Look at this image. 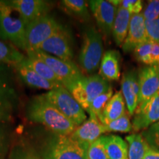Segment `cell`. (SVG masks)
Returning <instances> with one entry per match:
<instances>
[{
	"instance_id": "cell-18",
	"label": "cell",
	"mask_w": 159,
	"mask_h": 159,
	"mask_svg": "<svg viewBox=\"0 0 159 159\" xmlns=\"http://www.w3.org/2000/svg\"><path fill=\"white\" fill-rule=\"evenodd\" d=\"M14 69L19 75L20 79L32 88L39 89H44V90H53V89L63 86L62 84L57 83L51 82L47 80L40 75L37 74L35 71L27 66L25 63L21 62L15 67Z\"/></svg>"
},
{
	"instance_id": "cell-22",
	"label": "cell",
	"mask_w": 159,
	"mask_h": 159,
	"mask_svg": "<svg viewBox=\"0 0 159 159\" xmlns=\"http://www.w3.org/2000/svg\"><path fill=\"white\" fill-rule=\"evenodd\" d=\"M109 159H128V146L123 139L116 135L102 136Z\"/></svg>"
},
{
	"instance_id": "cell-26",
	"label": "cell",
	"mask_w": 159,
	"mask_h": 159,
	"mask_svg": "<svg viewBox=\"0 0 159 159\" xmlns=\"http://www.w3.org/2000/svg\"><path fill=\"white\" fill-rule=\"evenodd\" d=\"M61 6L66 13L80 21H88L90 19L87 2L84 0H63Z\"/></svg>"
},
{
	"instance_id": "cell-24",
	"label": "cell",
	"mask_w": 159,
	"mask_h": 159,
	"mask_svg": "<svg viewBox=\"0 0 159 159\" xmlns=\"http://www.w3.org/2000/svg\"><path fill=\"white\" fill-rule=\"evenodd\" d=\"M23 62L31 69L35 71L38 75L51 82L57 83L62 84L58 77L55 74L50 67L41 59L33 56L30 54H27Z\"/></svg>"
},
{
	"instance_id": "cell-29",
	"label": "cell",
	"mask_w": 159,
	"mask_h": 159,
	"mask_svg": "<svg viewBox=\"0 0 159 159\" xmlns=\"http://www.w3.org/2000/svg\"><path fill=\"white\" fill-rule=\"evenodd\" d=\"M108 132L128 133L133 130V125L128 114H125L122 116L105 125Z\"/></svg>"
},
{
	"instance_id": "cell-7",
	"label": "cell",
	"mask_w": 159,
	"mask_h": 159,
	"mask_svg": "<svg viewBox=\"0 0 159 159\" xmlns=\"http://www.w3.org/2000/svg\"><path fill=\"white\" fill-rule=\"evenodd\" d=\"M27 53L41 59L47 63L58 77L63 87L67 90L70 89L73 83L84 76L77 66L72 61H63L39 49L28 51Z\"/></svg>"
},
{
	"instance_id": "cell-36",
	"label": "cell",
	"mask_w": 159,
	"mask_h": 159,
	"mask_svg": "<svg viewBox=\"0 0 159 159\" xmlns=\"http://www.w3.org/2000/svg\"><path fill=\"white\" fill-rule=\"evenodd\" d=\"M0 122V159H3L7 151V135L4 126Z\"/></svg>"
},
{
	"instance_id": "cell-25",
	"label": "cell",
	"mask_w": 159,
	"mask_h": 159,
	"mask_svg": "<svg viewBox=\"0 0 159 159\" xmlns=\"http://www.w3.org/2000/svg\"><path fill=\"white\" fill-rule=\"evenodd\" d=\"M126 141L128 143V159H144L150 147L144 137L134 134L127 136Z\"/></svg>"
},
{
	"instance_id": "cell-16",
	"label": "cell",
	"mask_w": 159,
	"mask_h": 159,
	"mask_svg": "<svg viewBox=\"0 0 159 159\" xmlns=\"http://www.w3.org/2000/svg\"><path fill=\"white\" fill-rule=\"evenodd\" d=\"M148 41L145 30V19L142 13L131 16L128 33L122 48L125 52H134L138 46Z\"/></svg>"
},
{
	"instance_id": "cell-10",
	"label": "cell",
	"mask_w": 159,
	"mask_h": 159,
	"mask_svg": "<svg viewBox=\"0 0 159 159\" xmlns=\"http://www.w3.org/2000/svg\"><path fill=\"white\" fill-rule=\"evenodd\" d=\"M89 2L91 11L100 30L107 36L112 34L113 26L118 7L111 4L110 1L92 0Z\"/></svg>"
},
{
	"instance_id": "cell-30",
	"label": "cell",
	"mask_w": 159,
	"mask_h": 159,
	"mask_svg": "<svg viewBox=\"0 0 159 159\" xmlns=\"http://www.w3.org/2000/svg\"><path fill=\"white\" fill-rule=\"evenodd\" d=\"M153 43L147 41L142 43L134 50V56L139 62L144 63L147 66H152L151 52Z\"/></svg>"
},
{
	"instance_id": "cell-14",
	"label": "cell",
	"mask_w": 159,
	"mask_h": 159,
	"mask_svg": "<svg viewBox=\"0 0 159 159\" xmlns=\"http://www.w3.org/2000/svg\"><path fill=\"white\" fill-rule=\"evenodd\" d=\"M107 132L108 131L105 125L96 116L89 115V118L77 127L69 136L81 144L89 147L91 144L100 138L101 135Z\"/></svg>"
},
{
	"instance_id": "cell-28",
	"label": "cell",
	"mask_w": 159,
	"mask_h": 159,
	"mask_svg": "<svg viewBox=\"0 0 159 159\" xmlns=\"http://www.w3.org/2000/svg\"><path fill=\"white\" fill-rule=\"evenodd\" d=\"M113 97V89L111 87L108 91L103 94L99 95L98 97H96L93 102L91 103L90 106L86 112L88 113L89 115H94L97 118H99V116L102 115V113L104 108L108 104V101L110 100L111 97Z\"/></svg>"
},
{
	"instance_id": "cell-32",
	"label": "cell",
	"mask_w": 159,
	"mask_h": 159,
	"mask_svg": "<svg viewBox=\"0 0 159 159\" xmlns=\"http://www.w3.org/2000/svg\"><path fill=\"white\" fill-rule=\"evenodd\" d=\"M142 136L152 148L159 151V122L151 125Z\"/></svg>"
},
{
	"instance_id": "cell-2",
	"label": "cell",
	"mask_w": 159,
	"mask_h": 159,
	"mask_svg": "<svg viewBox=\"0 0 159 159\" xmlns=\"http://www.w3.org/2000/svg\"><path fill=\"white\" fill-rule=\"evenodd\" d=\"M0 39L11 43L17 49L27 51L26 25L9 0H0Z\"/></svg>"
},
{
	"instance_id": "cell-8",
	"label": "cell",
	"mask_w": 159,
	"mask_h": 159,
	"mask_svg": "<svg viewBox=\"0 0 159 159\" xmlns=\"http://www.w3.org/2000/svg\"><path fill=\"white\" fill-rule=\"evenodd\" d=\"M39 49L63 61H72L74 52L71 32L66 27L61 25L58 29L40 46Z\"/></svg>"
},
{
	"instance_id": "cell-37",
	"label": "cell",
	"mask_w": 159,
	"mask_h": 159,
	"mask_svg": "<svg viewBox=\"0 0 159 159\" xmlns=\"http://www.w3.org/2000/svg\"><path fill=\"white\" fill-rule=\"evenodd\" d=\"M151 59H152V66H159V43H153L152 44Z\"/></svg>"
},
{
	"instance_id": "cell-3",
	"label": "cell",
	"mask_w": 159,
	"mask_h": 159,
	"mask_svg": "<svg viewBox=\"0 0 159 159\" xmlns=\"http://www.w3.org/2000/svg\"><path fill=\"white\" fill-rule=\"evenodd\" d=\"M103 56L102 35L94 27L85 29L79 55V63L85 74H92L100 65Z\"/></svg>"
},
{
	"instance_id": "cell-34",
	"label": "cell",
	"mask_w": 159,
	"mask_h": 159,
	"mask_svg": "<svg viewBox=\"0 0 159 159\" xmlns=\"http://www.w3.org/2000/svg\"><path fill=\"white\" fill-rule=\"evenodd\" d=\"M142 14L146 21H153L159 18V0L149 2Z\"/></svg>"
},
{
	"instance_id": "cell-21",
	"label": "cell",
	"mask_w": 159,
	"mask_h": 159,
	"mask_svg": "<svg viewBox=\"0 0 159 159\" xmlns=\"http://www.w3.org/2000/svg\"><path fill=\"white\" fill-rule=\"evenodd\" d=\"M131 16L127 10L119 6L113 26L112 35L116 44L119 47H122L128 35Z\"/></svg>"
},
{
	"instance_id": "cell-13",
	"label": "cell",
	"mask_w": 159,
	"mask_h": 159,
	"mask_svg": "<svg viewBox=\"0 0 159 159\" xmlns=\"http://www.w3.org/2000/svg\"><path fill=\"white\" fill-rule=\"evenodd\" d=\"M11 5L18 11L26 26L48 14L50 4L43 0H11Z\"/></svg>"
},
{
	"instance_id": "cell-38",
	"label": "cell",
	"mask_w": 159,
	"mask_h": 159,
	"mask_svg": "<svg viewBox=\"0 0 159 159\" xmlns=\"http://www.w3.org/2000/svg\"><path fill=\"white\" fill-rule=\"evenodd\" d=\"M12 119V112L0 105V122H9Z\"/></svg>"
},
{
	"instance_id": "cell-12",
	"label": "cell",
	"mask_w": 159,
	"mask_h": 159,
	"mask_svg": "<svg viewBox=\"0 0 159 159\" xmlns=\"http://www.w3.org/2000/svg\"><path fill=\"white\" fill-rule=\"evenodd\" d=\"M159 122V91L144 105L137 108L133 120V129L139 131Z\"/></svg>"
},
{
	"instance_id": "cell-11",
	"label": "cell",
	"mask_w": 159,
	"mask_h": 159,
	"mask_svg": "<svg viewBox=\"0 0 159 159\" xmlns=\"http://www.w3.org/2000/svg\"><path fill=\"white\" fill-rule=\"evenodd\" d=\"M138 77L140 90L139 107L148 102L159 91V66H147L139 71Z\"/></svg>"
},
{
	"instance_id": "cell-19",
	"label": "cell",
	"mask_w": 159,
	"mask_h": 159,
	"mask_svg": "<svg viewBox=\"0 0 159 159\" xmlns=\"http://www.w3.org/2000/svg\"><path fill=\"white\" fill-rule=\"evenodd\" d=\"M120 55L116 50H108L103 55L99 65V75L106 80H118L120 77Z\"/></svg>"
},
{
	"instance_id": "cell-17",
	"label": "cell",
	"mask_w": 159,
	"mask_h": 159,
	"mask_svg": "<svg viewBox=\"0 0 159 159\" xmlns=\"http://www.w3.org/2000/svg\"><path fill=\"white\" fill-rule=\"evenodd\" d=\"M121 88L129 115L132 116L136 112L139 102L140 90L138 74L133 71L124 74L121 82Z\"/></svg>"
},
{
	"instance_id": "cell-6",
	"label": "cell",
	"mask_w": 159,
	"mask_h": 159,
	"mask_svg": "<svg viewBox=\"0 0 159 159\" xmlns=\"http://www.w3.org/2000/svg\"><path fill=\"white\" fill-rule=\"evenodd\" d=\"M43 95L51 104L77 127L87 119L84 109L65 87L61 86L49 91Z\"/></svg>"
},
{
	"instance_id": "cell-31",
	"label": "cell",
	"mask_w": 159,
	"mask_h": 159,
	"mask_svg": "<svg viewBox=\"0 0 159 159\" xmlns=\"http://www.w3.org/2000/svg\"><path fill=\"white\" fill-rule=\"evenodd\" d=\"M87 156L88 159H109L102 136L89 145Z\"/></svg>"
},
{
	"instance_id": "cell-9",
	"label": "cell",
	"mask_w": 159,
	"mask_h": 159,
	"mask_svg": "<svg viewBox=\"0 0 159 159\" xmlns=\"http://www.w3.org/2000/svg\"><path fill=\"white\" fill-rule=\"evenodd\" d=\"M61 24L49 14L43 16L26 26L27 51L39 49L42 43L58 29Z\"/></svg>"
},
{
	"instance_id": "cell-20",
	"label": "cell",
	"mask_w": 159,
	"mask_h": 159,
	"mask_svg": "<svg viewBox=\"0 0 159 159\" xmlns=\"http://www.w3.org/2000/svg\"><path fill=\"white\" fill-rule=\"evenodd\" d=\"M125 102L122 92L118 91L113 95L103 110L99 120L103 125H106L126 114Z\"/></svg>"
},
{
	"instance_id": "cell-33",
	"label": "cell",
	"mask_w": 159,
	"mask_h": 159,
	"mask_svg": "<svg viewBox=\"0 0 159 159\" xmlns=\"http://www.w3.org/2000/svg\"><path fill=\"white\" fill-rule=\"evenodd\" d=\"M145 30L148 41L159 43V18L153 21L145 20Z\"/></svg>"
},
{
	"instance_id": "cell-15",
	"label": "cell",
	"mask_w": 159,
	"mask_h": 159,
	"mask_svg": "<svg viewBox=\"0 0 159 159\" xmlns=\"http://www.w3.org/2000/svg\"><path fill=\"white\" fill-rule=\"evenodd\" d=\"M10 69L0 65V105L13 113L18 105L19 96Z\"/></svg>"
},
{
	"instance_id": "cell-27",
	"label": "cell",
	"mask_w": 159,
	"mask_h": 159,
	"mask_svg": "<svg viewBox=\"0 0 159 159\" xmlns=\"http://www.w3.org/2000/svg\"><path fill=\"white\" fill-rule=\"evenodd\" d=\"M7 159H43L31 145L21 142L12 147Z\"/></svg>"
},
{
	"instance_id": "cell-5",
	"label": "cell",
	"mask_w": 159,
	"mask_h": 159,
	"mask_svg": "<svg viewBox=\"0 0 159 159\" xmlns=\"http://www.w3.org/2000/svg\"><path fill=\"white\" fill-rule=\"evenodd\" d=\"M111 87L108 81L99 75L88 77L84 75L73 83L68 91L86 112L93 100L108 91Z\"/></svg>"
},
{
	"instance_id": "cell-35",
	"label": "cell",
	"mask_w": 159,
	"mask_h": 159,
	"mask_svg": "<svg viewBox=\"0 0 159 159\" xmlns=\"http://www.w3.org/2000/svg\"><path fill=\"white\" fill-rule=\"evenodd\" d=\"M120 6L127 10L131 15L139 14L142 11V2L140 0H122Z\"/></svg>"
},
{
	"instance_id": "cell-23",
	"label": "cell",
	"mask_w": 159,
	"mask_h": 159,
	"mask_svg": "<svg viewBox=\"0 0 159 159\" xmlns=\"http://www.w3.org/2000/svg\"><path fill=\"white\" fill-rule=\"evenodd\" d=\"M25 57L15 46L0 39V65L14 69Z\"/></svg>"
},
{
	"instance_id": "cell-39",
	"label": "cell",
	"mask_w": 159,
	"mask_h": 159,
	"mask_svg": "<svg viewBox=\"0 0 159 159\" xmlns=\"http://www.w3.org/2000/svg\"><path fill=\"white\" fill-rule=\"evenodd\" d=\"M144 159H159V151L150 146L145 154Z\"/></svg>"
},
{
	"instance_id": "cell-4",
	"label": "cell",
	"mask_w": 159,
	"mask_h": 159,
	"mask_svg": "<svg viewBox=\"0 0 159 159\" xmlns=\"http://www.w3.org/2000/svg\"><path fill=\"white\" fill-rule=\"evenodd\" d=\"M88 149L70 136L55 134L46 145L43 159H88Z\"/></svg>"
},
{
	"instance_id": "cell-1",
	"label": "cell",
	"mask_w": 159,
	"mask_h": 159,
	"mask_svg": "<svg viewBox=\"0 0 159 159\" xmlns=\"http://www.w3.org/2000/svg\"><path fill=\"white\" fill-rule=\"evenodd\" d=\"M26 116L31 122L39 123L54 134L69 136L77 127L65 117L41 94L33 97L26 107Z\"/></svg>"
}]
</instances>
